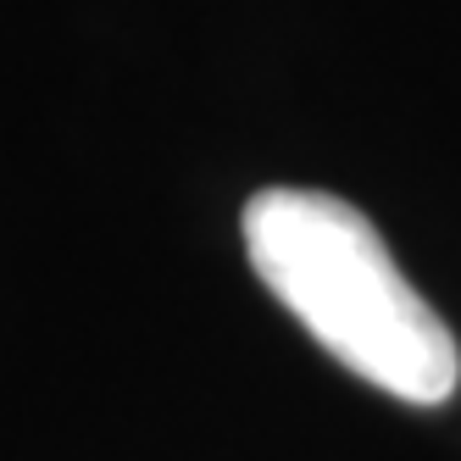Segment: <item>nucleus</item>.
<instances>
[{
	"label": "nucleus",
	"mask_w": 461,
	"mask_h": 461,
	"mask_svg": "<svg viewBox=\"0 0 461 461\" xmlns=\"http://www.w3.org/2000/svg\"><path fill=\"white\" fill-rule=\"evenodd\" d=\"M245 250L306 334L406 406H439L461 384V350L406 284L378 228L322 189H261L245 206Z\"/></svg>",
	"instance_id": "1"
}]
</instances>
